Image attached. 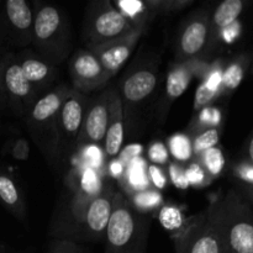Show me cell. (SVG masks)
<instances>
[{
	"instance_id": "obj_1",
	"label": "cell",
	"mask_w": 253,
	"mask_h": 253,
	"mask_svg": "<svg viewBox=\"0 0 253 253\" xmlns=\"http://www.w3.org/2000/svg\"><path fill=\"white\" fill-rule=\"evenodd\" d=\"M115 190L111 185L98 192H78L66 209V217L61 229L57 230L56 239L76 242L100 241L104 239L106 226L113 210Z\"/></svg>"
},
{
	"instance_id": "obj_2",
	"label": "cell",
	"mask_w": 253,
	"mask_h": 253,
	"mask_svg": "<svg viewBox=\"0 0 253 253\" xmlns=\"http://www.w3.org/2000/svg\"><path fill=\"white\" fill-rule=\"evenodd\" d=\"M151 219L116 192L106 226L104 253H146Z\"/></svg>"
},
{
	"instance_id": "obj_3",
	"label": "cell",
	"mask_w": 253,
	"mask_h": 253,
	"mask_svg": "<svg viewBox=\"0 0 253 253\" xmlns=\"http://www.w3.org/2000/svg\"><path fill=\"white\" fill-rule=\"evenodd\" d=\"M31 44L35 53L52 66L66 61L72 51L71 24L66 11L56 5H37Z\"/></svg>"
},
{
	"instance_id": "obj_4",
	"label": "cell",
	"mask_w": 253,
	"mask_h": 253,
	"mask_svg": "<svg viewBox=\"0 0 253 253\" xmlns=\"http://www.w3.org/2000/svg\"><path fill=\"white\" fill-rule=\"evenodd\" d=\"M175 253H227L220 202L185 222L174 235Z\"/></svg>"
},
{
	"instance_id": "obj_5",
	"label": "cell",
	"mask_w": 253,
	"mask_h": 253,
	"mask_svg": "<svg viewBox=\"0 0 253 253\" xmlns=\"http://www.w3.org/2000/svg\"><path fill=\"white\" fill-rule=\"evenodd\" d=\"M71 89V85L59 84L46 91V94L37 99L31 110L25 116L30 136L49 161H54L56 155L59 110Z\"/></svg>"
},
{
	"instance_id": "obj_6",
	"label": "cell",
	"mask_w": 253,
	"mask_h": 253,
	"mask_svg": "<svg viewBox=\"0 0 253 253\" xmlns=\"http://www.w3.org/2000/svg\"><path fill=\"white\" fill-rule=\"evenodd\" d=\"M219 202L227 253H253L251 204L235 189Z\"/></svg>"
},
{
	"instance_id": "obj_7",
	"label": "cell",
	"mask_w": 253,
	"mask_h": 253,
	"mask_svg": "<svg viewBox=\"0 0 253 253\" xmlns=\"http://www.w3.org/2000/svg\"><path fill=\"white\" fill-rule=\"evenodd\" d=\"M133 27L121 12L108 0L94 1L89 5L84 20V41L86 48L132 32Z\"/></svg>"
},
{
	"instance_id": "obj_8",
	"label": "cell",
	"mask_w": 253,
	"mask_h": 253,
	"mask_svg": "<svg viewBox=\"0 0 253 253\" xmlns=\"http://www.w3.org/2000/svg\"><path fill=\"white\" fill-rule=\"evenodd\" d=\"M39 99V93L26 81L16 56L6 53L0 58V104L19 116H26Z\"/></svg>"
},
{
	"instance_id": "obj_9",
	"label": "cell",
	"mask_w": 253,
	"mask_h": 253,
	"mask_svg": "<svg viewBox=\"0 0 253 253\" xmlns=\"http://www.w3.org/2000/svg\"><path fill=\"white\" fill-rule=\"evenodd\" d=\"M212 26L208 10L192 12L183 22L175 42V62L200 61L209 48Z\"/></svg>"
},
{
	"instance_id": "obj_10",
	"label": "cell",
	"mask_w": 253,
	"mask_h": 253,
	"mask_svg": "<svg viewBox=\"0 0 253 253\" xmlns=\"http://www.w3.org/2000/svg\"><path fill=\"white\" fill-rule=\"evenodd\" d=\"M88 99L73 88L64 99L58 115L54 161L64 157L77 148V140L83 124Z\"/></svg>"
},
{
	"instance_id": "obj_11",
	"label": "cell",
	"mask_w": 253,
	"mask_h": 253,
	"mask_svg": "<svg viewBox=\"0 0 253 253\" xmlns=\"http://www.w3.org/2000/svg\"><path fill=\"white\" fill-rule=\"evenodd\" d=\"M34 10L26 0H7L0 9V40L15 48L32 42Z\"/></svg>"
},
{
	"instance_id": "obj_12",
	"label": "cell",
	"mask_w": 253,
	"mask_h": 253,
	"mask_svg": "<svg viewBox=\"0 0 253 253\" xmlns=\"http://www.w3.org/2000/svg\"><path fill=\"white\" fill-rule=\"evenodd\" d=\"M69 74L72 88L82 94L103 89L110 81V77L90 49H78L69 59Z\"/></svg>"
},
{
	"instance_id": "obj_13",
	"label": "cell",
	"mask_w": 253,
	"mask_h": 253,
	"mask_svg": "<svg viewBox=\"0 0 253 253\" xmlns=\"http://www.w3.org/2000/svg\"><path fill=\"white\" fill-rule=\"evenodd\" d=\"M158 83V61L148 62L128 72L121 84V103L124 111L145 103L153 94Z\"/></svg>"
},
{
	"instance_id": "obj_14",
	"label": "cell",
	"mask_w": 253,
	"mask_h": 253,
	"mask_svg": "<svg viewBox=\"0 0 253 253\" xmlns=\"http://www.w3.org/2000/svg\"><path fill=\"white\" fill-rule=\"evenodd\" d=\"M109 118V89L94 98L88 99L77 148L90 145H101L106 132Z\"/></svg>"
},
{
	"instance_id": "obj_15",
	"label": "cell",
	"mask_w": 253,
	"mask_h": 253,
	"mask_svg": "<svg viewBox=\"0 0 253 253\" xmlns=\"http://www.w3.org/2000/svg\"><path fill=\"white\" fill-rule=\"evenodd\" d=\"M145 31L146 27H138L130 34L124 35L118 39L111 40V41L104 42L98 46L90 47L88 49H90L95 54L108 76L113 78L115 74H118L125 62L130 58L131 53L136 48Z\"/></svg>"
},
{
	"instance_id": "obj_16",
	"label": "cell",
	"mask_w": 253,
	"mask_h": 253,
	"mask_svg": "<svg viewBox=\"0 0 253 253\" xmlns=\"http://www.w3.org/2000/svg\"><path fill=\"white\" fill-rule=\"evenodd\" d=\"M210 71L211 68L208 64L203 63L202 59L190 62H175L174 66L170 67L167 74L165 100L160 109L161 119L163 120V118H166L170 104L187 90L193 77L200 76L205 78Z\"/></svg>"
},
{
	"instance_id": "obj_17",
	"label": "cell",
	"mask_w": 253,
	"mask_h": 253,
	"mask_svg": "<svg viewBox=\"0 0 253 253\" xmlns=\"http://www.w3.org/2000/svg\"><path fill=\"white\" fill-rule=\"evenodd\" d=\"M15 56L25 78L37 93L47 90L54 83L58 74L57 67L37 56L34 49H21Z\"/></svg>"
},
{
	"instance_id": "obj_18",
	"label": "cell",
	"mask_w": 253,
	"mask_h": 253,
	"mask_svg": "<svg viewBox=\"0 0 253 253\" xmlns=\"http://www.w3.org/2000/svg\"><path fill=\"white\" fill-rule=\"evenodd\" d=\"M124 115L120 93L115 89H109V118L104 137V150L106 157L114 158L120 153L124 143Z\"/></svg>"
},
{
	"instance_id": "obj_19",
	"label": "cell",
	"mask_w": 253,
	"mask_h": 253,
	"mask_svg": "<svg viewBox=\"0 0 253 253\" xmlns=\"http://www.w3.org/2000/svg\"><path fill=\"white\" fill-rule=\"evenodd\" d=\"M0 202L16 219L25 222L27 217V207L25 197L19 184L7 173L0 170Z\"/></svg>"
},
{
	"instance_id": "obj_20",
	"label": "cell",
	"mask_w": 253,
	"mask_h": 253,
	"mask_svg": "<svg viewBox=\"0 0 253 253\" xmlns=\"http://www.w3.org/2000/svg\"><path fill=\"white\" fill-rule=\"evenodd\" d=\"M124 17L133 27H146L147 22L155 16V12L150 9L147 2L140 0H121L113 4Z\"/></svg>"
},
{
	"instance_id": "obj_21",
	"label": "cell",
	"mask_w": 253,
	"mask_h": 253,
	"mask_svg": "<svg viewBox=\"0 0 253 253\" xmlns=\"http://www.w3.org/2000/svg\"><path fill=\"white\" fill-rule=\"evenodd\" d=\"M245 9L242 0H225L215 9L211 20V26L216 29H227L236 22Z\"/></svg>"
},
{
	"instance_id": "obj_22",
	"label": "cell",
	"mask_w": 253,
	"mask_h": 253,
	"mask_svg": "<svg viewBox=\"0 0 253 253\" xmlns=\"http://www.w3.org/2000/svg\"><path fill=\"white\" fill-rule=\"evenodd\" d=\"M247 64H249V59L245 56L239 57L235 59L225 72H222L221 78V89L225 90H235L237 86L241 84L242 79H244L245 73H246Z\"/></svg>"
},
{
	"instance_id": "obj_23",
	"label": "cell",
	"mask_w": 253,
	"mask_h": 253,
	"mask_svg": "<svg viewBox=\"0 0 253 253\" xmlns=\"http://www.w3.org/2000/svg\"><path fill=\"white\" fill-rule=\"evenodd\" d=\"M202 162H199L202 165V167L204 168V170L207 172V174L209 175L210 179L212 178H216L217 175L221 173L222 168L225 166V158L222 155L221 150L217 147H212L210 150L205 151L202 156Z\"/></svg>"
},
{
	"instance_id": "obj_24",
	"label": "cell",
	"mask_w": 253,
	"mask_h": 253,
	"mask_svg": "<svg viewBox=\"0 0 253 253\" xmlns=\"http://www.w3.org/2000/svg\"><path fill=\"white\" fill-rule=\"evenodd\" d=\"M217 142H219V131L216 127H209L207 130L200 131L192 141L193 153L202 156L205 151L216 147Z\"/></svg>"
},
{
	"instance_id": "obj_25",
	"label": "cell",
	"mask_w": 253,
	"mask_h": 253,
	"mask_svg": "<svg viewBox=\"0 0 253 253\" xmlns=\"http://www.w3.org/2000/svg\"><path fill=\"white\" fill-rule=\"evenodd\" d=\"M169 150L175 160L188 161L193 156L192 140L185 133H177L170 137Z\"/></svg>"
},
{
	"instance_id": "obj_26",
	"label": "cell",
	"mask_w": 253,
	"mask_h": 253,
	"mask_svg": "<svg viewBox=\"0 0 253 253\" xmlns=\"http://www.w3.org/2000/svg\"><path fill=\"white\" fill-rule=\"evenodd\" d=\"M160 221L167 230H180L185 224L182 211L175 205H165L160 211Z\"/></svg>"
},
{
	"instance_id": "obj_27",
	"label": "cell",
	"mask_w": 253,
	"mask_h": 253,
	"mask_svg": "<svg viewBox=\"0 0 253 253\" xmlns=\"http://www.w3.org/2000/svg\"><path fill=\"white\" fill-rule=\"evenodd\" d=\"M185 177H187L188 184L194 185V187H205L211 182L209 175L204 170L199 162H195L185 170Z\"/></svg>"
},
{
	"instance_id": "obj_28",
	"label": "cell",
	"mask_w": 253,
	"mask_h": 253,
	"mask_svg": "<svg viewBox=\"0 0 253 253\" xmlns=\"http://www.w3.org/2000/svg\"><path fill=\"white\" fill-rule=\"evenodd\" d=\"M162 198L158 193L155 192H141L138 194L133 195V199L131 204L136 208L137 210L140 209H152L156 208L161 203Z\"/></svg>"
},
{
	"instance_id": "obj_29",
	"label": "cell",
	"mask_w": 253,
	"mask_h": 253,
	"mask_svg": "<svg viewBox=\"0 0 253 253\" xmlns=\"http://www.w3.org/2000/svg\"><path fill=\"white\" fill-rule=\"evenodd\" d=\"M46 253H84V250L77 242L69 241V240L54 239L49 244Z\"/></svg>"
},
{
	"instance_id": "obj_30",
	"label": "cell",
	"mask_w": 253,
	"mask_h": 253,
	"mask_svg": "<svg viewBox=\"0 0 253 253\" xmlns=\"http://www.w3.org/2000/svg\"><path fill=\"white\" fill-rule=\"evenodd\" d=\"M169 177L173 184L178 189H187L189 187L187 177H185V170L179 165H177V163H172L169 166Z\"/></svg>"
},
{
	"instance_id": "obj_31",
	"label": "cell",
	"mask_w": 253,
	"mask_h": 253,
	"mask_svg": "<svg viewBox=\"0 0 253 253\" xmlns=\"http://www.w3.org/2000/svg\"><path fill=\"white\" fill-rule=\"evenodd\" d=\"M10 155L12 156L14 160L19 161H26L30 155V147L29 142L24 138H17L12 142L11 147H10Z\"/></svg>"
},
{
	"instance_id": "obj_32",
	"label": "cell",
	"mask_w": 253,
	"mask_h": 253,
	"mask_svg": "<svg viewBox=\"0 0 253 253\" xmlns=\"http://www.w3.org/2000/svg\"><path fill=\"white\" fill-rule=\"evenodd\" d=\"M148 157L157 165H165L168 161V151L162 142H155L148 150Z\"/></svg>"
},
{
	"instance_id": "obj_33",
	"label": "cell",
	"mask_w": 253,
	"mask_h": 253,
	"mask_svg": "<svg viewBox=\"0 0 253 253\" xmlns=\"http://www.w3.org/2000/svg\"><path fill=\"white\" fill-rule=\"evenodd\" d=\"M148 175H150V179L152 182V184L155 185L157 189H163L166 188L167 184V177H166L165 172L161 169V167L158 166L152 165L148 167Z\"/></svg>"
},
{
	"instance_id": "obj_34",
	"label": "cell",
	"mask_w": 253,
	"mask_h": 253,
	"mask_svg": "<svg viewBox=\"0 0 253 253\" xmlns=\"http://www.w3.org/2000/svg\"><path fill=\"white\" fill-rule=\"evenodd\" d=\"M215 95H216V93H212V91H210L209 89L205 86V84L202 83L197 90L194 108L198 110V109H200L202 106H205L210 100H211L212 98H214Z\"/></svg>"
},
{
	"instance_id": "obj_35",
	"label": "cell",
	"mask_w": 253,
	"mask_h": 253,
	"mask_svg": "<svg viewBox=\"0 0 253 253\" xmlns=\"http://www.w3.org/2000/svg\"><path fill=\"white\" fill-rule=\"evenodd\" d=\"M237 175H239L240 179H242L244 182L249 183L250 185L253 182V168L251 162H244L237 167L236 169Z\"/></svg>"
},
{
	"instance_id": "obj_36",
	"label": "cell",
	"mask_w": 253,
	"mask_h": 253,
	"mask_svg": "<svg viewBox=\"0 0 253 253\" xmlns=\"http://www.w3.org/2000/svg\"><path fill=\"white\" fill-rule=\"evenodd\" d=\"M124 163L119 160H113L109 165V172L114 178H121L124 174Z\"/></svg>"
},
{
	"instance_id": "obj_37",
	"label": "cell",
	"mask_w": 253,
	"mask_h": 253,
	"mask_svg": "<svg viewBox=\"0 0 253 253\" xmlns=\"http://www.w3.org/2000/svg\"><path fill=\"white\" fill-rule=\"evenodd\" d=\"M253 160V141L252 138H250L249 141V162H251Z\"/></svg>"
},
{
	"instance_id": "obj_38",
	"label": "cell",
	"mask_w": 253,
	"mask_h": 253,
	"mask_svg": "<svg viewBox=\"0 0 253 253\" xmlns=\"http://www.w3.org/2000/svg\"><path fill=\"white\" fill-rule=\"evenodd\" d=\"M0 253H4V250H2L1 246H0Z\"/></svg>"
}]
</instances>
